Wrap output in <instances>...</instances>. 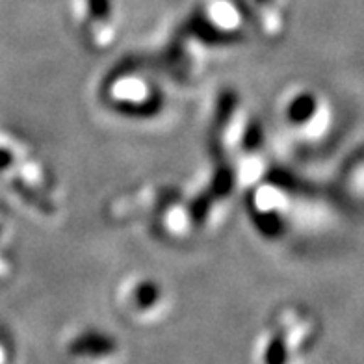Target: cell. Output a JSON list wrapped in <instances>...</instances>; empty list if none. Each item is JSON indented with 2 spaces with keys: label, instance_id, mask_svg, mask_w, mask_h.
Masks as SVG:
<instances>
[{
  "label": "cell",
  "instance_id": "obj_1",
  "mask_svg": "<svg viewBox=\"0 0 364 364\" xmlns=\"http://www.w3.org/2000/svg\"><path fill=\"white\" fill-rule=\"evenodd\" d=\"M255 34L242 0H199L162 43L156 65L181 82H193L212 60L236 50Z\"/></svg>",
  "mask_w": 364,
  "mask_h": 364
},
{
  "label": "cell",
  "instance_id": "obj_2",
  "mask_svg": "<svg viewBox=\"0 0 364 364\" xmlns=\"http://www.w3.org/2000/svg\"><path fill=\"white\" fill-rule=\"evenodd\" d=\"M208 149L212 160L223 164L235 175L242 192L272 169L266 130L232 87H223L212 105Z\"/></svg>",
  "mask_w": 364,
  "mask_h": 364
},
{
  "label": "cell",
  "instance_id": "obj_3",
  "mask_svg": "<svg viewBox=\"0 0 364 364\" xmlns=\"http://www.w3.org/2000/svg\"><path fill=\"white\" fill-rule=\"evenodd\" d=\"M0 181L32 214L53 221L62 214V192L53 169L28 145L0 144Z\"/></svg>",
  "mask_w": 364,
  "mask_h": 364
},
{
  "label": "cell",
  "instance_id": "obj_4",
  "mask_svg": "<svg viewBox=\"0 0 364 364\" xmlns=\"http://www.w3.org/2000/svg\"><path fill=\"white\" fill-rule=\"evenodd\" d=\"M106 110L132 123H153L166 114V91L153 68L139 62H119L99 84Z\"/></svg>",
  "mask_w": 364,
  "mask_h": 364
},
{
  "label": "cell",
  "instance_id": "obj_5",
  "mask_svg": "<svg viewBox=\"0 0 364 364\" xmlns=\"http://www.w3.org/2000/svg\"><path fill=\"white\" fill-rule=\"evenodd\" d=\"M316 338V320L299 305H281L269 314L253 344L259 364H288L301 359Z\"/></svg>",
  "mask_w": 364,
  "mask_h": 364
},
{
  "label": "cell",
  "instance_id": "obj_6",
  "mask_svg": "<svg viewBox=\"0 0 364 364\" xmlns=\"http://www.w3.org/2000/svg\"><path fill=\"white\" fill-rule=\"evenodd\" d=\"M245 208L255 230L268 240H281L294 221L296 188L290 181L269 169L266 177L245 190Z\"/></svg>",
  "mask_w": 364,
  "mask_h": 364
},
{
  "label": "cell",
  "instance_id": "obj_7",
  "mask_svg": "<svg viewBox=\"0 0 364 364\" xmlns=\"http://www.w3.org/2000/svg\"><path fill=\"white\" fill-rule=\"evenodd\" d=\"M114 303L123 320L141 329L164 323L173 309L169 288L162 279L151 273H132L119 281L115 287Z\"/></svg>",
  "mask_w": 364,
  "mask_h": 364
},
{
  "label": "cell",
  "instance_id": "obj_8",
  "mask_svg": "<svg viewBox=\"0 0 364 364\" xmlns=\"http://www.w3.org/2000/svg\"><path fill=\"white\" fill-rule=\"evenodd\" d=\"M240 192L242 188L238 186L235 175L223 164L212 160L210 169L201 178L196 192L188 196L190 210L196 220L197 235L223 225Z\"/></svg>",
  "mask_w": 364,
  "mask_h": 364
},
{
  "label": "cell",
  "instance_id": "obj_9",
  "mask_svg": "<svg viewBox=\"0 0 364 364\" xmlns=\"http://www.w3.org/2000/svg\"><path fill=\"white\" fill-rule=\"evenodd\" d=\"M277 123L296 144L316 141L329 127L331 115L318 91L305 86L283 91L277 101Z\"/></svg>",
  "mask_w": 364,
  "mask_h": 364
},
{
  "label": "cell",
  "instance_id": "obj_10",
  "mask_svg": "<svg viewBox=\"0 0 364 364\" xmlns=\"http://www.w3.org/2000/svg\"><path fill=\"white\" fill-rule=\"evenodd\" d=\"M73 21L78 38L91 53H110L121 36L114 0H73Z\"/></svg>",
  "mask_w": 364,
  "mask_h": 364
},
{
  "label": "cell",
  "instance_id": "obj_11",
  "mask_svg": "<svg viewBox=\"0 0 364 364\" xmlns=\"http://www.w3.org/2000/svg\"><path fill=\"white\" fill-rule=\"evenodd\" d=\"M121 342L108 331L86 327L75 331L63 342V353L73 360L86 363H106L121 357Z\"/></svg>",
  "mask_w": 364,
  "mask_h": 364
},
{
  "label": "cell",
  "instance_id": "obj_12",
  "mask_svg": "<svg viewBox=\"0 0 364 364\" xmlns=\"http://www.w3.org/2000/svg\"><path fill=\"white\" fill-rule=\"evenodd\" d=\"M255 34L266 41L283 39L288 30L284 0H242Z\"/></svg>",
  "mask_w": 364,
  "mask_h": 364
},
{
  "label": "cell",
  "instance_id": "obj_13",
  "mask_svg": "<svg viewBox=\"0 0 364 364\" xmlns=\"http://www.w3.org/2000/svg\"><path fill=\"white\" fill-rule=\"evenodd\" d=\"M4 225H2V223H0V242H2V238H4Z\"/></svg>",
  "mask_w": 364,
  "mask_h": 364
}]
</instances>
